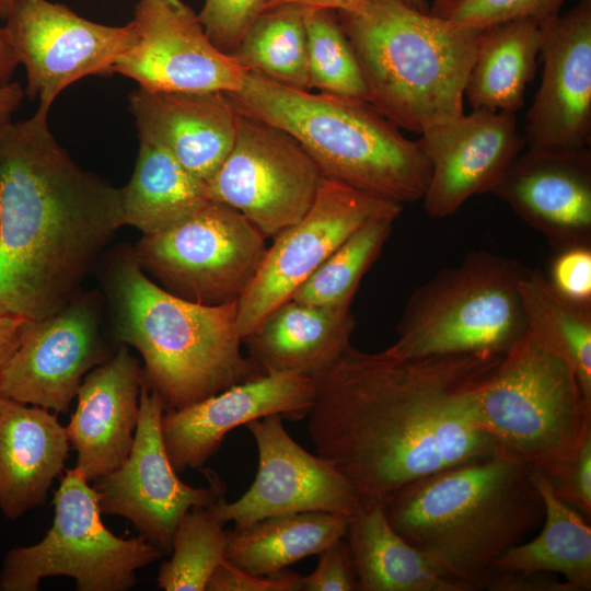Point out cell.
Returning a JSON list of instances; mask_svg holds the SVG:
<instances>
[{
  "instance_id": "8",
  "label": "cell",
  "mask_w": 591,
  "mask_h": 591,
  "mask_svg": "<svg viewBox=\"0 0 591 591\" xmlns=\"http://www.w3.org/2000/svg\"><path fill=\"white\" fill-rule=\"evenodd\" d=\"M528 270L490 252L467 254L413 292L386 350L401 358L505 355L526 331L519 285Z\"/></svg>"
},
{
  "instance_id": "24",
  "label": "cell",
  "mask_w": 591,
  "mask_h": 591,
  "mask_svg": "<svg viewBox=\"0 0 591 591\" xmlns=\"http://www.w3.org/2000/svg\"><path fill=\"white\" fill-rule=\"evenodd\" d=\"M70 442L55 413L0 396V511L16 520L44 506Z\"/></svg>"
},
{
  "instance_id": "26",
  "label": "cell",
  "mask_w": 591,
  "mask_h": 591,
  "mask_svg": "<svg viewBox=\"0 0 591 591\" xmlns=\"http://www.w3.org/2000/svg\"><path fill=\"white\" fill-rule=\"evenodd\" d=\"M345 538L359 591H468L393 529L380 498L363 497Z\"/></svg>"
},
{
  "instance_id": "23",
  "label": "cell",
  "mask_w": 591,
  "mask_h": 591,
  "mask_svg": "<svg viewBox=\"0 0 591 591\" xmlns=\"http://www.w3.org/2000/svg\"><path fill=\"white\" fill-rule=\"evenodd\" d=\"M140 141L165 149L188 173L213 177L232 149L239 111L221 91L152 92L129 95Z\"/></svg>"
},
{
  "instance_id": "36",
  "label": "cell",
  "mask_w": 591,
  "mask_h": 591,
  "mask_svg": "<svg viewBox=\"0 0 591 591\" xmlns=\"http://www.w3.org/2000/svg\"><path fill=\"white\" fill-rule=\"evenodd\" d=\"M565 0H448L431 13L460 25L485 30L517 19L543 24L557 15Z\"/></svg>"
},
{
  "instance_id": "17",
  "label": "cell",
  "mask_w": 591,
  "mask_h": 591,
  "mask_svg": "<svg viewBox=\"0 0 591 591\" xmlns=\"http://www.w3.org/2000/svg\"><path fill=\"white\" fill-rule=\"evenodd\" d=\"M112 356L94 298L73 297L56 313L26 322L3 368L0 396L65 414L83 376Z\"/></svg>"
},
{
  "instance_id": "3",
  "label": "cell",
  "mask_w": 591,
  "mask_h": 591,
  "mask_svg": "<svg viewBox=\"0 0 591 591\" xmlns=\"http://www.w3.org/2000/svg\"><path fill=\"white\" fill-rule=\"evenodd\" d=\"M389 522L468 591L543 521L532 466L494 455L440 471L383 499Z\"/></svg>"
},
{
  "instance_id": "37",
  "label": "cell",
  "mask_w": 591,
  "mask_h": 591,
  "mask_svg": "<svg viewBox=\"0 0 591 591\" xmlns=\"http://www.w3.org/2000/svg\"><path fill=\"white\" fill-rule=\"evenodd\" d=\"M266 0H205L198 13L211 42L230 54L242 36L263 12Z\"/></svg>"
},
{
  "instance_id": "48",
  "label": "cell",
  "mask_w": 591,
  "mask_h": 591,
  "mask_svg": "<svg viewBox=\"0 0 591 591\" xmlns=\"http://www.w3.org/2000/svg\"><path fill=\"white\" fill-rule=\"evenodd\" d=\"M405 3L421 12H429L426 0H403Z\"/></svg>"
},
{
  "instance_id": "21",
  "label": "cell",
  "mask_w": 591,
  "mask_h": 591,
  "mask_svg": "<svg viewBox=\"0 0 591 591\" xmlns=\"http://www.w3.org/2000/svg\"><path fill=\"white\" fill-rule=\"evenodd\" d=\"M560 252L591 246V151L528 149L490 189Z\"/></svg>"
},
{
  "instance_id": "43",
  "label": "cell",
  "mask_w": 591,
  "mask_h": 591,
  "mask_svg": "<svg viewBox=\"0 0 591 591\" xmlns=\"http://www.w3.org/2000/svg\"><path fill=\"white\" fill-rule=\"evenodd\" d=\"M27 321L16 316H0V380L5 363L21 340Z\"/></svg>"
},
{
  "instance_id": "2",
  "label": "cell",
  "mask_w": 591,
  "mask_h": 591,
  "mask_svg": "<svg viewBox=\"0 0 591 591\" xmlns=\"http://www.w3.org/2000/svg\"><path fill=\"white\" fill-rule=\"evenodd\" d=\"M47 117L0 129V316L62 309L124 225L120 188L79 167Z\"/></svg>"
},
{
  "instance_id": "1",
  "label": "cell",
  "mask_w": 591,
  "mask_h": 591,
  "mask_svg": "<svg viewBox=\"0 0 591 591\" xmlns=\"http://www.w3.org/2000/svg\"><path fill=\"white\" fill-rule=\"evenodd\" d=\"M503 355L401 358L350 345L313 379L308 432L362 495L384 499L422 477L496 455L473 395Z\"/></svg>"
},
{
  "instance_id": "25",
  "label": "cell",
  "mask_w": 591,
  "mask_h": 591,
  "mask_svg": "<svg viewBox=\"0 0 591 591\" xmlns=\"http://www.w3.org/2000/svg\"><path fill=\"white\" fill-rule=\"evenodd\" d=\"M355 326L350 306L290 299L273 310L243 344L264 374H298L313 380L351 345Z\"/></svg>"
},
{
  "instance_id": "47",
  "label": "cell",
  "mask_w": 591,
  "mask_h": 591,
  "mask_svg": "<svg viewBox=\"0 0 591 591\" xmlns=\"http://www.w3.org/2000/svg\"><path fill=\"white\" fill-rule=\"evenodd\" d=\"M16 0H0V19L5 20L12 11Z\"/></svg>"
},
{
  "instance_id": "5",
  "label": "cell",
  "mask_w": 591,
  "mask_h": 591,
  "mask_svg": "<svg viewBox=\"0 0 591 591\" xmlns=\"http://www.w3.org/2000/svg\"><path fill=\"white\" fill-rule=\"evenodd\" d=\"M336 13L369 103L395 126L425 136L465 114V85L484 30L403 0H373L360 13Z\"/></svg>"
},
{
  "instance_id": "33",
  "label": "cell",
  "mask_w": 591,
  "mask_h": 591,
  "mask_svg": "<svg viewBox=\"0 0 591 591\" xmlns=\"http://www.w3.org/2000/svg\"><path fill=\"white\" fill-rule=\"evenodd\" d=\"M395 220L383 217L362 224L294 291L291 299L316 305L351 306L363 276L381 254Z\"/></svg>"
},
{
  "instance_id": "6",
  "label": "cell",
  "mask_w": 591,
  "mask_h": 591,
  "mask_svg": "<svg viewBox=\"0 0 591 591\" xmlns=\"http://www.w3.org/2000/svg\"><path fill=\"white\" fill-rule=\"evenodd\" d=\"M227 94L241 114L289 132L324 178L401 205L422 199L431 165L419 140L406 138L369 102L312 93L255 71Z\"/></svg>"
},
{
  "instance_id": "22",
  "label": "cell",
  "mask_w": 591,
  "mask_h": 591,
  "mask_svg": "<svg viewBox=\"0 0 591 591\" xmlns=\"http://www.w3.org/2000/svg\"><path fill=\"white\" fill-rule=\"evenodd\" d=\"M143 382V368L125 345L84 376L66 430L77 452L76 467L88 482L114 472L127 460Z\"/></svg>"
},
{
  "instance_id": "4",
  "label": "cell",
  "mask_w": 591,
  "mask_h": 591,
  "mask_svg": "<svg viewBox=\"0 0 591 591\" xmlns=\"http://www.w3.org/2000/svg\"><path fill=\"white\" fill-rule=\"evenodd\" d=\"M107 290L115 336L138 350L165 410L264 375L242 352L237 301L208 305L173 294L144 274L134 252L112 259Z\"/></svg>"
},
{
  "instance_id": "41",
  "label": "cell",
  "mask_w": 591,
  "mask_h": 591,
  "mask_svg": "<svg viewBox=\"0 0 591 591\" xmlns=\"http://www.w3.org/2000/svg\"><path fill=\"white\" fill-rule=\"evenodd\" d=\"M549 483L557 497L590 520L591 436L584 440L564 472L555 479L549 480Z\"/></svg>"
},
{
  "instance_id": "9",
  "label": "cell",
  "mask_w": 591,
  "mask_h": 591,
  "mask_svg": "<svg viewBox=\"0 0 591 591\" xmlns=\"http://www.w3.org/2000/svg\"><path fill=\"white\" fill-rule=\"evenodd\" d=\"M53 503L46 535L4 556L0 591H36L44 578L56 576L73 579L78 591H128L137 571L164 555L140 534L124 538L109 531L95 489L77 467L66 470Z\"/></svg>"
},
{
  "instance_id": "16",
  "label": "cell",
  "mask_w": 591,
  "mask_h": 591,
  "mask_svg": "<svg viewBox=\"0 0 591 591\" xmlns=\"http://www.w3.org/2000/svg\"><path fill=\"white\" fill-rule=\"evenodd\" d=\"M134 44L112 73L152 92L239 91L246 70L208 37L198 14L183 0H139Z\"/></svg>"
},
{
  "instance_id": "19",
  "label": "cell",
  "mask_w": 591,
  "mask_h": 591,
  "mask_svg": "<svg viewBox=\"0 0 591 591\" xmlns=\"http://www.w3.org/2000/svg\"><path fill=\"white\" fill-rule=\"evenodd\" d=\"M314 381L298 374H264L189 406L164 410L161 431L175 471L200 468L233 429L270 415L299 421L308 417Z\"/></svg>"
},
{
  "instance_id": "45",
  "label": "cell",
  "mask_w": 591,
  "mask_h": 591,
  "mask_svg": "<svg viewBox=\"0 0 591 591\" xmlns=\"http://www.w3.org/2000/svg\"><path fill=\"white\" fill-rule=\"evenodd\" d=\"M24 94L18 82L0 88V129L12 121V115L21 105Z\"/></svg>"
},
{
  "instance_id": "11",
  "label": "cell",
  "mask_w": 591,
  "mask_h": 591,
  "mask_svg": "<svg viewBox=\"0 0 591 591\" xmlns=\"http://www.w3.org/2000/svg\"><path fill=\"white\" fill-rule=\"evenodd\" d=\"M324 179L289 132L240 113L232 149L207 187L210 200L237 210L267 239L310 210Z\"/></svg>"
},
{
  "instance_id": "32",
  "label": "cell",
  "mask_w": 591,
  "mask_h": 591,
  "mask_svg": "<svg viewBox=\"0 0 591 591\" xmlns=\"http://www.w3.org/2000/svg\"><path fill=\"white\" fill-rule=\"evenodd\" d=\"M229 55L246 71L311 89L302 5L287 3L263 11Z\"/></svg>"
},
{
  "instance_id": "13",
  "label": "cell",
  "mask_w": 591,
  "mask_h": 591,
  "mask_svg": "<svg viewBox=\"0 0 591 591\" xmlns=\"http://www.w3.org/2000/svg\"><path fill=\"white\" fill-rule=\"evenodd\" d=\"M164 410L161 397L144 381L131 451L117 470L94 480L93 488L102 513L129 520L140 535L170 554L182 518L194 507H209L225 497V484L210 470H205L207 487L179 479L162 437Z\"/></svg>"
},
{
  "instance_id": "49",
  "label": "cell",
  "mask_w": 591,
  "mask_h": 591,
  "mask_svg": "<svg viewBox=\"0 0 591 591\" xmlns=\"http://www.w3.org/2000/svg\"><path fill=\"white\" fill-rule=\"evenodd\" d=\"M447 1L448 0H436L433 5H439V4H442V3L447 2Z\"/></svg>"
},
{
  "instance_id": "38",
  "label": "cell",
  "mask_w": 591,
  "mask_h": 591,
  "mask_svg": "<svg viewBox=\"0 0 591 591\" xmlns=\"http://www.w3.org/2000/svg\"><path fill=\"white\" fill-rule=\"evenodd\" d=\"M303 590L359 591L355 564L345 536L318 554L315 570L308 576H302Z\"/></svg>"
},
{
  "instance_id": "27",
  "label": "cell",
  "mask_w": 591,
  "mask_h": 591,
  "mask_svg": "<svg viewBox=\"0 0 591 591\" xmlns=\"http://www.w3.org/2000/svg\"><path fill=\"white\" fill-rule=\"evenodd\" d=\"M541 25L517 19L483 31L464 91L473 111L515 114L522 107L540 57Z\"/></svg>"
},
{
  "instance_id": "28",
  "label": "cell",
  "mask_w": 591,
  "mask_h": 591,
  "mask_svg": "<svg viewBox=\"0 0 591 591\" xmlns=\"http://www.w3.org/2000/svg\"><path fill=\"white\" fill-rule=\"evenodd\" d=\"M532 478L544 506L543 529L530 542H521L507 549L496 561V573L523 571L560 575L569 591H589L590 524L581 513L557 497L549 480L533 467Z\"/></svg>"
},
{
  "instance_id": "14",
  "label": "cell",
  "mask_w": 591,
  "mask_h": 591,
  "mask_svg": "<svg viewBox=\"0 0 591 591\" xmlns=\"http://www.w3.org/2000/svg\"><path fill=\"white\" fill-rule=\"evenodd\" d=\"M3 26L26 69L25 94L48 113L56 96L79 79L112 74L116 59L136 39L132 22L108 26L48 0H16Z\"/></svg>"
},
{
  "instance_id": "42",
  "label": "cell",
  "mask_w": 591,
  "mask_h": 591,
  "mask_svg": "<svg viewBox=\"0 0 591 591\" xmlns=\"http://www.w3.org/2000/svg\"><path fill=\"white\" fill-rule=\"evenodd\" d=\"M489 591H569L566 583L548 572L498 571Z\"/></svg>"
},
{
  "instance_id": "31",
  "label": "cell",
  "mask_w": 591,
  "mask_h": 591,
  "mask_svg": "<svg viewBox=\"0 0 591 591\" xmlns=\"http://www.w3.org/2000/svg\"><path fill=\"white\" fill-rule=\"evenodd\" d=\"M519 293L526 328L568 360L591 402V304L563 297L540 268L528 270Z\"/></svg>"
},
{
  "instance_id": "35",
  "label": "cell",
  "mask_w": 591,
  "mask_h": 591,
  "mask_svg": "<svg viewBox=\"0 0 591 591\" xmlns=\"http://www.w3.org/2000/svg\"><path fill=\"white\" fill-rule=\"evenodd\" d=\"M311 89L369 102L352 47L336 11L303 7Z\"/></svg>"
},
{
  "instance_id": "30",
  "label": "cell",
  "mask_w": 591,
  "mask_h": 591,
  "mask_svg": "<svg viewBox=\"0 0 591 591\" xmlns=\"http://www.w3.org/2000/svg\"><path fill=\"white\" fill-rule=\"evenodd\" d=\"M210 200L207 184L188 173L165 149L140 141L129 183L120 188L124 224L143 235L163 231Z\"/></svg>"
},
{
  "instance_id": "7",
  "label": "cell",
  "mask_w": 591,
  "mask_h": 591,
  "mask_svg": "<svg viewBox=\"0 0 591 591\" xmlns=\"http://www.w3.org/2000/svg\"><path fill=\"white\" fill-rule=\"evenodd\" d=\"M496 455L558 477L591 436V402L568 360L526 331L473 395Z\"/></svg>"
},
{
  "instance_id": "46",
  "label": "cell",
  "mask_w": 591,
  "mask_h": 591,
  "mask_svg": "<svg viewBox=\"0 0 591 591\" xmlns=\"http://www.w3.org/2000/svg\"><path fill=\"white\" fill-rule=\"evenodd\" d=\"M19 63L18 55L9 43L4 28L0 27V88L11 83Z\"/></svg>"
},
{
  "instance_id": "10",
  "label": "cell",
  "mask_w": 591,
  "mask_h": 591,
  "mask_svg": "<svg viewBox=\"0 0 591 591\" xmlns=\"http://www.w3.org/2000/svg\"><path fill=\"white\" fill-rule=\"evenodd\" d=\"M267 251L242 213L209 200L176 224L143 235L134 255L162 288L208 305L239 301Z\"/></svg>"
},
{
  "instance_id": "20",
  "label": "cell",
  "mask_w": 591,
  "mask_h": 591,
  "mask_svg": "<svg viewBox=\"0 0 591 591\" xmlns=\"http://www.w3.org/2000/svg\"><path fill=\"white\" fill-rule=\"evenodd\" d=\"M431 165L422 197L431 218H444L472 196L489 193L524 143L515 114L474 109L418 139Z\"/></svg>"
},
{
  "instance_id": "18",
  "label": "cell",
  "mask_w": 591,
  "mask_h": 591,
  "mask_svg": "<svg viewBox=\"0 0 591 591\" xmlns=\"http://www.w3.org/2000/svg\"><path fill=\"white\" fill-rule=\"evenodd\" d=\"M540 88L526 115L528 149L570 152L591 141V0L543 23Z\"/></svg>"
},
{
  "instance_id": "39",
  "label": "cell",
  "mask_w": 591,
  "mask_h": 591,
  "mask_svg": "<svg viewBox=\"0 0 591 591\" xmlns=\"http://www.w3.org/2000/svg\"><path fill=\"white\" fill-rule=\"evenodd\" d=\"M563 297L591 304V246H576L557 252L547 277Z\"/></svg>"
},
{
  "instance_id": "29",
  "label": "cell",
  "mask_w": 591,
  "mask_h": 591,
  "mask_svg": "<svg viewBox=\"0 0 591 591\" xmlns=\"http://www.w3.org/2000/svg\"><path fill=\"white\" fill-rule=\"evenodd\" d=\"M350 518L321 511L269 517L230 532L225 558L252 573H275L344 537Z\"/></svg>"
},
{
  "instance_id": "15",
  "label": "cell",
  "mask_w": 591,
  "mask_h": 591,
  "mask_svg": "<svg viewBox=\"0 0 591 591\" xmlns=\"http://www.w3.org/2000/svg\"><path fill=\"white\" fill-rule=\"evenodd\" d=\"M282 420L270 415L245 425L256 442L258 467L237 500L223 497L209 507L224 524L232 521L242 529L269 517L311 511L351 517L360 507L359 490L329 461L296 442Z\"/></svg>"
},
{
  "instance_id": "12",
  "label": "cell",
  "mask_w": 591,
  "mask_h": 591,
  "mask_svg": "<svg viewBox=\"0 0 591 591\" xmlns=\"http://www.w3.org/2000/svg\"><path fill=\"white\" fill-rule=\"evenodd\" d=\"M403 205L324 179L310 210L267 247L262 264L237 301V331L252 333L357 229L383 217L398 218Z\"/></svg>"
},
{
  "instance_id": "34",
  "label": "cell",
  "mask_w": 591,
  "mask_h": 591,
  "mask_svg": "<svg viewBox=\"0 0 591 591\" xmlns=\"http://www.w3.org/2000/svg\"><path fill=\"white\" fill-rule=\"evenodd\" d=\"M210 507V506H209ZM209 507H194L182 518L172 540V557L163 561L158 587L165 591H205L225 559L230 531Z\"/></svg>"
},
{
  "instance_id": "44",
  "label": "cell",
  "mask_w": 591,
  "mask_h": 591,
  "mask_svg": "<svg viewBox=\"0 0 591 591\" xmlns=\"http://www.w3.org/2000/svg\"><path fill=\"white\" fill-rule=\"evenodd\" d=\"M373 0H266L263 11L287 3H296L302 7L331 9L336 12L360 13L364 11Z\"/></svg>"
},
{
  "instance_id": "40",
  "label": "cell",
  "mask_w": 591,
  "mask_h": 591,
  "mask_svg": "<svg viewBox=\"0 0 591 591\" xmlns=\"http://www.w3.org/2000/svg\"><path fill=\"white\" fill-rule=\"evenodd\" d=\"M207 591H302V576L285 569L270 575L243 570L227 558L212 573Z\"/></svg>"
}]
</instances>
